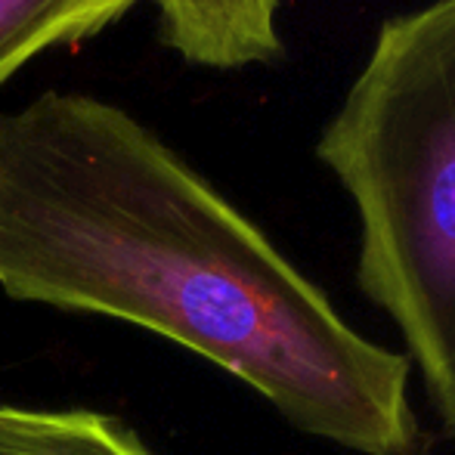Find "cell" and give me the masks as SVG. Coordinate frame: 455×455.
Wrapping results in <instances>:
<instances>
[{"instance_id":"cell-2","label":"cell","mask_w":455,"mask_h":455,"mask_svg":"<svg viewBox=\"0 0 455 455\" xmlns=\"http://www.w3.org/2000/svg\"><path fill=\"white\" fill-rule=\"evenodd\" d=\"M316 156L360 217V288L455 434V0L381 22Z\"/></svg>"},{"instance_id":"cell-6","label":"cell","mask_w":455,"mask_h":455,"mask_svg":"<svg viewBox=\"0 0 455 455\" xmlns=\"http://www.w3.org/2000/svg\"><path fill=\"white\" fill-rule=\"evenodd\" d=\"M6 412V406H0V415H4Z\"/></svg>"},{"instance_id":"cell-3","label":"cell","mask_w":455,"mask_h":455,"mask_svg":"<svg viewBox=\"0 0 455 455\" xmlns=\"http://www.w3.org/2000/svg\"><path fill=\"white\" fill-rule=\"evenodd\" d=\"M171 50L202 68L267 66L282 56L279 0H152Z\"/></svg>"},{"instance_id":"cell-1","label":"cell","mask_w":455,"mask_h":455,"mask_svg":"<svg viewBox=\"0 0 455 455\" xmlns=\"http://www.w3.org/2000/svg\"><path fill=\"white\" fill-rule=\"evenodd\" d=\"M0 288L171 338L344 450H421L409 356L350 329L158 133L93 93L0 112Z\"/></svg>"},{"instance_id":"cell-4","label":"cell","mask_w":455,"mask_h":455,"mask_svg":"<svg viewBox=\"0 0 455 455\" xmlns=\"http://www.w3.org/2000/svg\"><path fill=\"white\" fill-rule=\"evenodd\" d=\"M137 0H0V87L31 60L96 37Z\"/></svg>"},{"instance_id":"cell-5","label":"cell","mask_w":455,"mask_h":455,"mask_svg":"<svg viewBox=\"0 0 455 455\" xmlns=\"http://www.w3.org/2000/svg\"><path fill=\"white\" fill-rule=\"evenodd\" d=\"M0 455H156L131 427L87 409H19L0 415Z\"/></svg>"}]
</instances>
